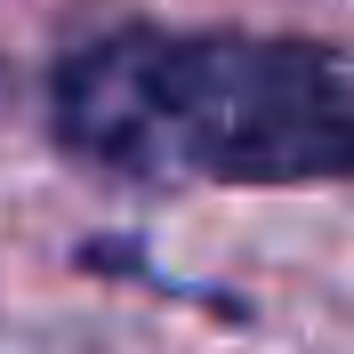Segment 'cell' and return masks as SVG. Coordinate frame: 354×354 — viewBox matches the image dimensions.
Returning <instances> with one entry per match:
<instances>
[{
	"instance_id": "1",
	"label": "cell",
	"mask_w": 354,
	"mask_h": 354,
	"mask_svg": "<svg viewBox=\"0 0 354 354\" xmlns=\"http://www.w3.org/2000/svg\"><path fill=\"white\" fill-rule=\"evenodd\" d=\"M57 145L145 185H338L354 177V57L298 32L121 24L48 81Z\"/></svg>"
}]
</instances>
